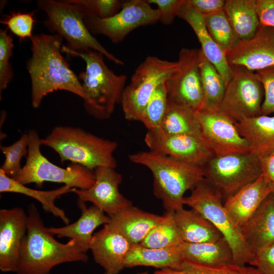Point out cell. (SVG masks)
Here are the masks:
<instances>
[{
  "instance_id": "cell-1",
  "label": "cell",
  "mask_w": 274,
  "mask_h": 274,
  "mask_svg": "<svg viewBox=\"0 0 274 274\" xmlns=\"http://www.w3.org/2000/svg\"><path fill=\"white\" fill-rule=\"evenodd\" d=\"M30 40L31 56L26 67L32 107L39 108L47 94L57 90L73 93L85 101L86 94L78 77L62 55V39L57 34L43 33Z\"/></svg>"
},
{
  "instance_id": "cell-2",
  "label": "cell",
  "mask_w": 274,
  "mask_h": 274,
  "mask_svg": "<svg viewBox=\"0 0 274 274\" xmlns=\"http://www.w3.org/2000/svg\"><path fill=\"white\" fill-rule=\"evenodd\" d=\"M26 234L22 241L16 274H49L55 266L66 262H87L86 253L73 239L58 242L45 227L34 203L28 208Z\"/></svg>"
},
{
  "instance_id": "cell-3",
  "label": "cell",
  "mask_w": 274,
  "mask_h": 274,
  "mask_svg": "<svg viewBox=\"0 0 274 274\" xmlns=\"http://www.w3.org/2000/svg\"><path fill=\"white\" fill-rule=\"evenodd\" d=\"M129 160L147 168L153 178L154 195L166 212L183 209L184 194L204 179L202 168L150 150L132 153Z\"/></svg>"
},
{
  "instance_id": "cell-4",
  "label": "cell",
  "mask_w": 274,
  "mask_h": 274,
  "mask_svg": "<svg viewBox=\"0 0 274 274\" xmlns=\"http://www.w3.org/2000/svg\"><path fill=\"white\" fill-rule=\"evenodd\" d=\"M62 52L81 57L86 64L85 70L78 78L86 93L84 106L87 112L99 119H106L113 113L120 102L127 77L117 75L106 65L104 55L92 50L77 52L62 45Z\"/></svg>"
},
{
  "instance_id": "cell-5",
  "label": "cell",
  "mask_w": 274,
  "mask_h": 274,
  "mask_svg": "<svg viewBox=\"0 0 274 274\" xmlns=\"http://www.w3.org/2000/svg\"><path fill=\"white\" fill-rule=\"evenodd\" d=\"M41 142L55 151L62 163L69 161L92 171L98 167L116 168L117 166L114 156L117 142L79 127L55 126Z\"/></svg>"
},
{
  "instance_id": "cell-6",
  "label": "cell",
  "mask_w": 274,
  "mask_h": 274,
  "mask_svg": "<svg viewBox=\"0 0 274 274\" xmlns=\"http://www.w3.org/2000/svg\"><path fill=\"white\" fill-rule=\"evenodd\" d=\"M36 4L46 14L47 18L44 22L46 26L64 39L68 49L77 52L94 50L116 64H124L90 32L84 23V15L76 5L67 0H39Z\"/></svg>"
},
{
  "instance_id": "cell-7",
  "label": "cell",
  "mask_w": 274,
  "mask_h": 274,
  "mask_svg": "<svg viewBox=\"0 0 274 274\" xmlns=\"http://www.w3.org/2000/svg\"><path fill=\"white\" fill-rule=\"evenodd\" d=\"M28 134L29 143L25 163L12 178L23 185L35 183L39 186L45 182L62 183L81 189H88L93 185V171L76 163H71L66 168L53 164L42 154L41 138L38 132L31 129Z\"/></svg>"
},
{
  "instance_id": "cell-8",
  "label": "cell",
  "mask_w": 274,
  "mask_h": 274,
  "mask_svg": "<svg viewBox=\"0 0 274 274\" xmlns=\"http://www.w3.org/2000/svg\"><path fill=\"white\" fill-rule=\"evenodd\" d=\"M222 200V197L204 179L192 190L190 195L184 197V203L200 214L219 230L232 250L233 263L250 264L254 255L246 246L240 228L229 216Z\"/></svg>"
},
{
  "instance_id": "cell-9",
  "label": "cell",
  "mask_w": 274,
  "mask_h": 274,
  "mask_svg": "<svg viewBox=\"0 0 274 274\" xmlns=\"http://www.w3.org/2000/svg\"><path fill=\"white\" fill-rule=\"evenodd\" d=\"M177 61L148 56L136 67L120 100L126 120L140 121L143 112L157 88L177 68Z\"/></svg>"
},
{
  "instance_id": "cell-10",
  "label": "cell",
  "mask_w": 274,
  "mask_h": 274,
  "mask_svg": "<svg viewBox=\"0 0 274 274\" xmlns=\"http://www.w3.org/2000/svg\"><path fill=\"white\" fill-rule=\"evenodd\" d=\"M202 168L204 179L225 200L262 175L258 156L251 151L214 155Z\"/></svg>"
},
{
  "instance_id": "cell-11",
  "label": "cell",
  "mask_w": 274,
  "mask_h": 274,
  "mask_svg": "<svg viewBox=\"0 0 274 274\" xmlns=\"http://www.w3.org/2000/svg\"><path fill=\"white\" fill-rule=\"evenodd\" d=\"M230 66L231 77L218 111L234 123L261 115L264 90L255 73L243 66Z\"/></svg>"
},
{
  "instance_id": "cell-12",
  "label": "cell",
  "mask_w": 274,
  "mask_h": 274,
  "mask_svg": "<svg viewBox=\"0 0 274 274\" xmlns=\"http://www.w3.org/2000/svg\"><path fill=\"white\" fill-rule=\"evenodd\" d=\"M157 9L147 0L123 1L120 10L114 16L101 19L84 17V21L92 35L107 37L113 43L122 42L134 29L159 21Z\"/></svg>"
},
{
  "instance_id": "cell-13",
  "label": "cell",
  "mask_w": 274,
  "mask_h": 274,
  "mask_svg": "<svg viewBox=\"0 0 274 274\" xmlns=\"http://www.w3.org/2000/svg\"><path fill=\"white\" fill-rule=\"evenodd\" d=\"M199 53L200 49L182 48L177 68L165 82L168 101L196 111L201 109L203 103Z\"/></svg>"
},
{
  "instance_id": "cell-14",
  "label": "cell",
  "mask_w": 274,
  "mask_h": 274,
  "mask_svg": "<svg viewBox=\"0 0 274 274\" xmlns=\"http://www.w3.org/2000/svg\"><path fill=\"white\" fill-rule=\"evenodd\" d=\"M144 142L151 151L201 167L214 156L202 137L192 135H168L160 129L147 130Z\"/></svg>"
},
{
  "instance_id": "cell-15",
  "label": "cell",
  "mask_w": 274,
  "mask_h": 274,
  "mask_svg": "<svg viewBox=\"0 0 274 274\" xmlns=\"http://www.w3.org/2000/svg\"><path fill=\"white\" fill-rule=\"evenodd\" d=\"M197 115L202 138L214 155L251 152L247 141L227 116L219 111H198Z\"/></svg>"
},
{
  "instance_id": "cell-16",
  "label": "cell",
  "mask_w": 274,
  "mask_h": 274,
  "mask_svg": "<svg viewBox=\"0 0 274 274\" xmlns=\"http://www.w3.org/2000/svg\"><path fill=\"white\" fill-rule=\"evenodd\" d=\"M93 172L95 182L91 187L73 189L72 192L78 196V201L91 202L110 217L132 205L119 190L122 176L115 168L101 166Z\"/></svg>"
},
{
  "instance_id": "cell-17",
  "label": "cell",
  "mask_w": 274,
  "mask_h": 274,
  "mask_svg": "<svg viewBox=\"0 0 274 274\" xmlns=\"http://www.w3.org/2000/svg\"><path fill=\"white\" fill-rule=\"evenodd\" d=\"M28 216L20 207L0 210V269L16 272Z\"/></svg>"
},
{
  "instance_id": "cell-18",
  "label": "cell",
  "mask_w": 274,
  "mask_h": 274,
  "mask_svg": "<svg viewBox=\"0 0 274 274\" xmlns=\"http://www.w3.org/2000/svg\"><path fill=\"white\" fill-rule=\"evenodd\" d=\"M225 56L229 65L253 72L274 65V28L260 26L251 40L240 41Z\"/></svg>"
},
{
  "instance_id": "cell-19",
  "label": "cell",
  "mask_w": 274,
  "mask_h": 274,
  "mask_svg": "<svg viewBox=\"0 0 274 274\" xmlns=\"http://www.w3.org/2000/svg\"><path fill=\"white\" fill-rule=\"evenodd\" d=\"M132 246L120 232L105 224L93 234L90 250L105 274H119L125 268V259Z\"/></svg>"
},
{
  "instance_id": "cell-20",
  "label": "cell",
  "mask_w": 274,
  "mask_h": 274,
  "mask_svg": "<svg viewBox=\"0 0 274 274\" xmlns=\"http://www.w3.org/2000/svg\"><path fill=\"white\" fill-rule=\"evenodd\" d=\"M243 238L254 255L274 243V193H270L240 228Z\"/></svg>"
},
{
  "instance_id": "cell-21",
  "label": "cell",
  "mask_w": 274,
  "mask_h": 274,
  "mask_svg": "<svg viewBox=\"0 0 274 274\" xmlns=\"http://www.w3.org/2000/svg\"><path fill=\"white\" fill-rule=\"evenodd\" d=\"M178 17L187 22L192 27L201 44V50L206 58L216 68L227 85L231 77V70L225 53L212 39L206 27L204 16L188 2L184 0Z\"/></svg>"
},
{
  "instance_id": "cell-22",
  "label": "cell",
  "mask_w": 274,
  "mask_h": 274,
  "mask_svg": "<svg viewBox=\"0 0 274 274\" xmlns=\"http://www.w3.org/2000/svg\"><path fill=\"white\" fill-rule=\"evenodd\" d=\"M271 192L269 182L261 175L228 197L223 205L233 222L240 228Z\"/></svg>"
},
{
  "instance_id": "cell-23",
  "label": "cell",
  "mask_w": 274,
  "mask_h": 274,
  "mask_svg": "<svg viewBox=\"0 0 274 274\" xmlns=\"http://www.w3.org/2000/svg\"><path fill=\"white\" fill-rule=\"evenodd\" d=\"M81 210L80 218L75 222L65 226L48 228V231L58 237H68L74 240L83 250H90L93 232L99 226L110 222V217L97 207L92 205L88 208L85 202L78 201Z\"/></svg>"
},
{
  "instance_id": "cell-24",
  "label": "cell",
  "mask_w": 274,
  "mask_h": 274,
  "mask_svg": "<svg viewBox=\"0 0 274 274\" xmlns=\"http://www.w3.org/2000/svg\"><path fill=\"white\" fill-rule=\"evenodd\" d=\"M107 224L122 234L132 245L140 244L163 218L130 206L111 216Z\"/></svg>"
},
{
  "instance_id": "cell-25",
  "label": "cell",
  "mask_w": 274,
  "mask_h": 274,
  "mask_svg": "<svg viewBox=\"0 0 274 274\" xmlns=\"http://www.w3.org/2000/svg\"><path fill=\"white\" fill-rule=\"evenodd\" d=\"M184 258L178 246L165 248H149L140 244L132 245L124 261L125 268L151 266L160 269L179 270Z\"/></svg>"
},
{
  "instance_id": "cell-26",
  "label": "cell",
  "mask_w": 274,
  "mask_h": 274,
  "mask_svg": "<svg viewBox=\"0 0 274 274\" xmlns=\"http://www.w3.org/2000/svg\"><path fill=\"white\" fill-rule=\"evenodd\" d=\"M235 125L251 151L258 157L274 151V116L261 115L245 119Z\"/></svg>"
},
{
  "instance_id": "cell-27",
  "label": "cell",
  "mask_w": 274,
  "mask_h": 274,
  "mask_svg": "<svg viewBox=\"0 0 274 274\" xmlns=\"http://www.w3.org/2000/svg\"><path fill=\"white\" fill-rule=\"evenodd\" d=\"M74 188L63 185L59 188L48 191L33 189L8 176L0 169L1 193H16L31 197L40 202L44 211L60 218L66 225L70 220L64 211L55 204V201L62 195L72 192Z\"/></svg>"
},
{
  "instance_id": "cell-28",
  "label": "cell",
  "mask_w": 274,
  "mask_h": 274,
  "mask_svg": "<svg viewBox=\"0 0 274 274\" xmlns=\"http://www.w3.org/2000/svg\"><path fill=\"white\" fill-rule=\"evenodd\" d=\"M175 220L183 242H213L222 237L219 230L197 211L184 208L174 213Z\"/></svg>"
},
{
  "instance_id": "cell-29",
  "label": "cell",
  "mask_w": 274,
  "mask_h": 274,
  "mask_svg": "<svg viewBox=\"0 0 274 274\" xmlns=\"http://www.w3.org/2000/svg\"><path fill=\"white\" fill-rule=\"evenodd\" d=\"M224 10L241 41H248L256 36L261 26L256 0H227Z\"/></svg>"
},
{
  "instance_id": "cell-30",
  "label": "cell",
  "mask_w": 274,
  "mask_h": 274,
  "mask_svg": "<svg viewBox=\"0 0 274 274\" xmlns=\"http://www.w3.org/2000/svg\"><path fill=\"white\" fill-rule=\"evenodd\" d=\"M178 247L185 260L211 265L232 263V250L223 236L213 242H183Z\"/></svg>"
},
{
  "instance_id": "cell-31",
  "label": "cell",
  "mask_w": 274,
  "mask_h": 274,
  "mask_svg": "<svg viewBox=\"0 0 274 274\" xmlns=\"http://www.w3.org/2000/svg\"><path fill=\"white\" fill-rule=\"evenodd\" d=\"M160 130L168 135L189 134L202 137L197 111L169 101Z\"/></svg>"
},
{
  "instance_id": "cell-32",
  "label": "cell",
  "mask_w": 274,
  "mask_h": 274,
  "mask_svg": "<svg viewBox=\"0 0 274 274\" xmlns=\"http://www.w3.org/2000/svg\"><path fill=\"white\" fill-rule=\"evenodd\" d=\"M199 67L203 93V106L199 111H218L225 95L227 84L200 49Z\"/></svg>"
},
{
  "instance_id": "cell-33",
  "label": "cell",
  "mask_w": 274,
  "mask_h": 274,
  "mask_svg": "<svg viewBox=\"0 0 274 274\" xmlns=\"http://www.w3.org/2000/svg\"><path fill=\"white\" fill-rule=\"evenodd\" d=\"M183 242L175 220L174 213L166 212L162 219L140 245L149 248H165L177 246Z\"/></svg>"
},
{
  "instance_id": "cell-34",
  "label": "cell",
  "mask_w": 274,
  "mask_h": 274,
  "mask_svg": "<svg viewBox=\"0 0 274 274\" xmlns=\"http://www.w3.org/2000/svg\"><path fill=\"white\" fill-rule=\"evenodd\" d=\"M204 19L212 39L225 53L234 48L240 42L224 10L205 16Z\"/></svg>"
},
{
  "instance_id": "cell-35",
  "label": "cell",
  "mask_w": 274,
  "mask_h": 274,
  "mask_svg": "<svg viewBox=\"0 0 274 274\" xmlns=\"http://www.w3.org/2000/svg\"><path fill=\"white\" fill-rule=\"evenodd\" d=\"M154 274H262L255 267L233 263L211 265L185 260L179 270L159 269Z\"/></svg>"
},
{
  "instance_id": "cell-36",
  "label": "cell",
  "mask_w": 274,
  "mask_h": 274,
  "mask_svg": "<svg viewBox=\"0 0 274 274\" xmlns=\"http://www.w3.org/2000/svg\"><path fill=\"white\" fill-rule=\"evenodd\" d=\"M168 105L167 90L165 82L155 91L147 104L140 121L147 130L160 129Z\"/></svg>"
},
{
  "instance_id": "cell-37",
  "label": "cell",
  "mask_w": 274,
  "mask_h": 274,
  "mask_svg": "<svg viewBox=\"0 0 274 274\" xmlns=\"http://www.w3.org/2000/svg\"><path fill=\"white\" fill-rule=\"evenodd\" d=\"M29 139L28 134L23 133L17 141L7 146L0 147L5 155L4 162L1 167L8 176L13 178L21 170V160L26 157L28 151Z\"/></svg>"
},
{
  "instance_id": "cell-38",
  "label": "cell",
  "mask_w": 274,
  "mask_h": 274,
  "mask_svg": "<svg viewBox=\"0 0 274 274\" xmlns=\"http://www.w3.org/2000/svg\"><path fill=\"white\" fill-rule=\"evenodd\" d=\"M76 5L85 17L110 18L121 9L123 1L119 0H67Z\"/></svg>"
},
{
  "instance_id": "cell-39",
  "label": "cell",
  "mask_w": 274,
  "mask_h": 274,
  "mask_svg": "<svg viewBox=\"0 0 274 274\" xmlns=\"http://www.w3.org/2000/svg\"><path fill=\"white\" fill-rule=\"evenodd\" d=\"M8 28L0 30V97L2 91L6 89L14 76L10 61L14 48L12 36Z\"/></svg>"
},
{
  "instance_id": "cell-40",
  "label": "cell",
  "mask_w": 274,
  "mask_h": 274,
  "mask_svg": "<svg viewBox=\"0 0 274 274\" xmlns=\"http://www.w3.org/2000/svg\"><path fill=\"white\" fill-rule=\"evenodd\" d=\"M0 22L6 25L11 32L20 39H30L33 36L32 32L35 20L32 13H13L1 20Z\"/></svg>"
},
{
  "instance_id": "cell-41",
  "label": "cell",
  "mask_w": 274,
  "mask_h": 274,
  "mask_svg": "<svg viewBox=\"0 0 274 274\" xmlns=\"http://www.w3.org/2000/svg\"><path fill=\"white\" fill-rule=\"evenodd\" d=\"M255 74L264 90L261 115H268L274 113V65L258 70Z\"/></svg>"
},
{
  "instance_id": "cell-42",
  "label": "cell",
  "mask_w": 274,
  "mask_h": 274,
  "mask_svg": "<svg viewBox=\"0 0 274 274\" xmlns=\"http://www.w3.org/2000/svg\"><path fill=\"white\" fill-rule=\"evenodd\" d=\"M149 4L157 6L159 14V21L168 25L174 22L184 0H147Z\"/></svg>"
},
{
  "instance_id": "cell-43",
  "label": "cell",
  "mask_w": 274,
  "mask_h": 274,
  "mask_svg": "<svg viewBox=\"0 0 274 274\" xmlns=\"http://www.w3.org/2000/svg\"><path fill=\"white\" fill-rule=\"evenodd\" d=\"M250 264L262 274H274V243L255 254Z\"/></svg>"
},
{
  "instance_id": "cell-44",
  "label": "cell",
  "mask_w": 274,
  "mask_h": 274,
  "mask_svg": "<svg viewBox=\"0 0 274 274\" xmlns=\"http://www.w3.org/2000/svg\"><path fill=\"white\" fill-rule=\"evenodd\" d=\"M256 9L260 25L274 28V0H256Z\"/></svg>"
},
{
  "instance_id": "cell-45",
  "label": "cell",
  "mask_w": 274,
  "mask_h": 274,
  "mask_svg": "<svg viewBox=\"0 0 274 274\" xmlns=\"http://www.w3.org/2000/svg\"><path fill=\"white\" fill-rule=\"evenodd\" d=\"M189 3L203 16L223 10L224 0H188Z\"/></svg>"
},
{
  "instance_id": "cell-46",
  "label": "cell",
  "mask_w": 274,
  "mask_h": 274,
  "mask_svg": "<svg viewBox=\"0 0 274 274\" xmlns=\"http://www.w3.org/2000/svg\"><path fill=\"white\" fill-rule=\"evenodd\" d=\"M258 158L262 175L268 182L274 184V151Z\"/></svg>"
},
{
  "instance_id": "cell-47",
  "label": "cell",
  "mask_w": 274,
  "mask_h": 274,
  "mask_svg": "<svg viewBox=\"0 0 274 274\" xmlns=\"http://www.w3.org/2000/svg\"><path fill=\"white\" fill-rule=\"evenodd\" d=\"M270 185L272 189V192L274 193V184L270 183Z\"/></svg>"
},
{
  "instance_id": "cell-48",
  "label": "cell",
  "mask_w": 274,
  "mask_h": 274,
  "mask_svg": "<svg viewBox=\"0 0 274 274\" xmlns=\"http://www.w3.org/2000/svg\"><path fill=\"white\" fill-rule=\"evenodd\" d=\"M136 274H149V273L148 272H143L138 273H136Z\"/></svg>"
}]
</instances>
